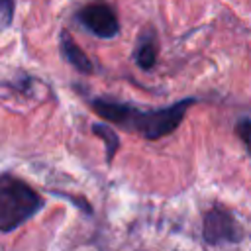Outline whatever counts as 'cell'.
<instances>
[{
	"instance_id": "obj_1",
	"label": "cell",
	"mask_w": 251,
	"mask_h": 251,
	"mask_svg": "<svg viewBox=\"0 0 251 251\" xmlns=\"http://www.w3.org/2000/svg\"><path fill=\"white\" fill-rule=\"evenodd\" d=\"M192 104L194 98H184L161 110H137L129 104H122L106 98H94L90 102L92 110L100 118H104L110 124H118L129 131H135L145 139H161L173 133L180 126L186 110Z\"/></svg>"
},
{
	"instance_id": "obj_2",
	"label": "cell",
	"mask_w": 251,
	"mask_h": 251,
	"mask_svg": "<svg viewBox=\"0 0 251 251\" xmlns=\"http://www.w3.org/2000/svg\"><path fill=\"white\" fill-rule=\"evenodd\" d=\"M43 208V198L24 180L0 176V231H14Z\"/></svg>"
},
{
	"instance_id": "obj_3",
	"label": "cell",
	"mask_w": 251,
	"mask_h": 251,
	"mask_svg": "<svg viewBox=\"0 0 251 251\" xmlns=\"http://www.w3.org/2000/svg\"><path fill=\"white\" fill-rule=\"evenodd\" d=\"M202 235L208 243H237L241 239V227L235 218L226 212L224 208H212L204 214L202 222Z\"/></svg>"
},
{
	"instance_id": "obj_4",
	"label": "cell",
	"mask_w": 251,
	"mask_h": 251,
	"mask_svg": "<svg viewBox=\"0 0 251 251\" xmlns=\"http://www.w3.org/2000/svg\"><path fill=\"white\" fill-rule=\"evenodd\" d=\"M78 20L90 33H94L96 37H102V39H112L120 31L118 16L108 4L96 2V4L84 6L78 12Z\"/></svg>"
},
{
	"instance_id": "obj_5",
	"label": "cell",
	"mask_w": 251,
	"mask_h": 251,
	"mask_svg": "<svg viewBox=\"0 0 251 251\" xmlns=\"http://www.w3.org/2000/svg\"><path fill=\"white\" fill-rule=\"evenodd\" d=\"M61 53H63V57L67 59V63H71L78 73H84V75H88V73H92V61L86 57V53L73 41V37L67 33V31H63L61 33Z\"/></svg>"
},
{
	"instance_id": "obj_6",
	"label": "cell",
	"mask_w": 251,
	"mask_h": 251,
	"mask_svg": "<svg viewBox=\"0 0 251 251\" xmlns=\"http://www.w3.org/2000/svg\"><path fill=\"white\" fill-rule=\"evenodd\" d=\"M133 59L137 63L139 69L143 71H149L155 67V61H157V47H155V35L153 33H141L139 39H137V45H135V51H133Z\"/></svg>"
},
{
	"instance_id": "obj_7",
	"label": "cell",
	"mask_w": 251,
	"mask_h": 251,
	"mask_svg": "<svg viewBox=\"0 0 251 251\" xmlns=\"http://www.w3.org/2000/svg\"><path fill=\"white\" fill-rule=\"evenodd\" d=\"M92 131H94V135H98V137L104 141V145H106V161L110 163V161L114 159L118 147H120V137H118V133H114V129H110V127L104 126V124H94V126H92Z\"/></svg>"
},
{
	"instance_id": "obj_8",
	"label": "cell",
	"mask_w": 251,
	"mask_h": 251,
	"mask_svg": "<svg viewBox=\"0 0 251 251\" xmlns=\"http://www.w3.org/2000/svg\"><path fill=\"white\" fill-rule=\"evenodd\" d=\"M16 0H0V27H8L14 20Z\"/></svg>"
},
{
	"instance_id": "obj_9",
	"label": "cell",
	"mask_w": 251,
	"mask_h": 251,
	"mask_svg": "<svg viewBox=\"0 0 251 251\" xmlns=\"http://www.w3.org/2000/svg\"><path fill=\"white\" fill-rule=\"evenodd\" d=\"M235 131H237V135L243 139V143L251 149V120H241V122L235 126Z\"/></svg>"
}]
</instances>
